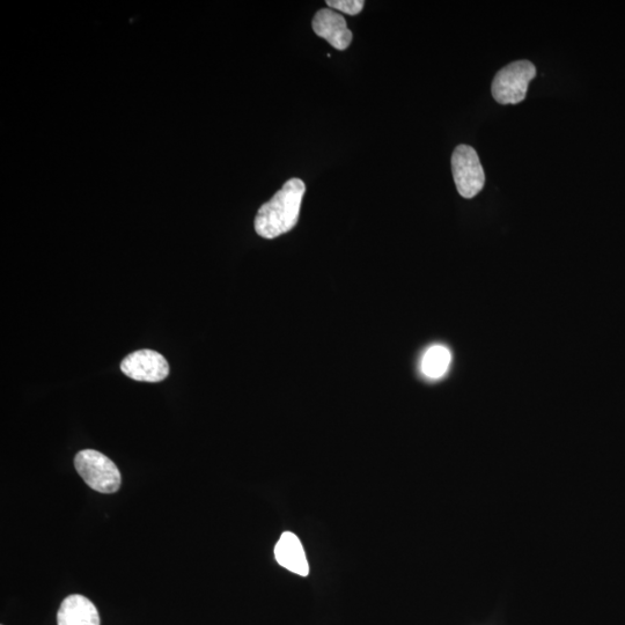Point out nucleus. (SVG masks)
I'll list each match as a JSON object with an SVG mask.
<instances>
[{"mask_svg": "<svg viewBox=\"0 0 625 625\" xmlns=\"http://www.w3.org/2000/svg\"><path fill=\"white\" fill-rule=\"evenodd\" d=\"M329 9L337 10L349 16H357L364 9V0H327Z\"/></svg>", "mask_w": 625, "mask_h": 625, "instance_id": "obj_10", "label": "nucleus"}, {"mask_svg": "<svg viewBox=\"0 0 625 625\" xmlns=\"http://www.w3.org/2000/svg\"><path fill=\"white\" fill-rule=\"evenodd\" d=\"M452 355L450 350L443 345H433L425 352L422 359V372L425 377L439 379L445 375L451 365Z\"/></svg>", "mask_w": 625, "mask_h": 625, "instance_id": "obj_9", "label": "nucleus"}, {"mask_svg": "<svg viewBox=\"0 0 625 625\" xmlns=\"http://www.w3.org/2000/svg\"><path fill=\"white\" fill-rule=\"evenodd\" d=\"M275 558L284 569L301 577H307L310 573L303 543L298 536L291 532L282 534L275 547Z\"/></svg>", "mask_w": 625, "mask_h": 625, "instance_id": "obj_7", "label": "nucleus"}, {"mask_svg": "<svg viewBox=\"0 0 625 625\" xmlns=\"http://www.w3.org/2000/svg\"><path fill=\"white\" fill-rule=\"evenodd\" d=\"M306 186L300 179H291L263 204L255 217V231L264 239H275L297 225Z\"/></svg>", "mask_w": 625, "mask_h": 625, "instance_id": "obj_1", "label": "nucleus"}, {"mask_svg": "<svg viewBox=\"0 0 625 625\" xmlns=\"http://www.w3.org/2000/svg\"><path fill=\"white\" fill-rule=\"evenodd\" d=\"M125 377L143 382H160L169 374V364L163 355L153 350H138L121 363Z\"/></svg>", "mask_w": 625, "mask_h": 625, "instance_id": "obj_5", "label": "nucleus"}, {"mask_svg": "<svg viewBox=\"0 0 625 625\" xmlns=\"http://www.w3.org/2000/svg\"><path fill=\"white\" fill-rule=\"evenodd\" d=\"M77 473L95 491L115 494L121 488L122 477L115 463L94 450L80 451L75 458Z\"/></svg>", "mask_w": 625, "mask_h": 625, "instance_id": "obj_2", "label": "nucleus"}, {"mask_svg": "<svg viewBox=\"0 0 625 625\" xmlns=\"http://www.w3.org/2000/svg\"><path fill=\"white\" fill-rule=\"evenodd\" d=\"M455 186L463 198L475 197L484 187L485 175L479 154L472 146L459 145L452 156Z\"/></svg>", "mask_w": 625, "mask_h": 625, "instance_id": "obj_4", "label": "nucleus"}, {"mask_svg": "<svg viewBox=\"0 0 625 625\" xmlns=\"http://www.w3.org/2000/svg\"><path fill=\"white\" fill-rule=\"evenodd\" d=\"M536 77L535 65L529 61L513 62L499 70L491 92L500 105H517L524 101L528 85Z\"/></svg>", "mask_w": 625, "mask_h": 625, "instance_id": "obj_3", "label": "nucleus"}, {"mask_svg": "<svg viewBox=\"0 0 625 625\" xmlns=\"http://www.w3.org/2000/svg\"><path fill=\"white\" fill-rule=\"evenodd\" d=\"M312 26L314 33L335 49L345 50L350 47L352 33L342 14L332 9H322L315 14Z\"/></svg>", "mask_w": 625, "mask_h": 625, "instance_id": "obj_6", "label": "nucleus"}, {"mask_svg": "<svg viewBox=\"0 0 625 625\" xmlns=\"http://www.w3.org/2000/svg\"><path fill=\"white\" fill-rule=\"evenodd\" d=\"M58 625H100L97 607L84 595L72 594L64 599L57 613Z\"/></svg>", "mask_w": 625, "mask_h": 625, "instance_id": "obj_8", "label": "nucleus"}]
</instances>
